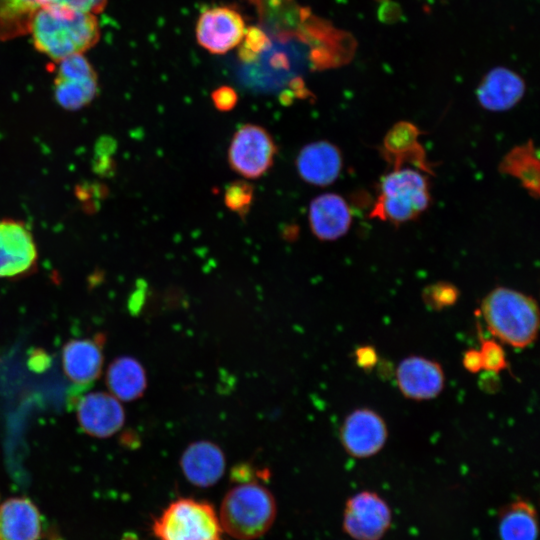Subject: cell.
Masks as SVG:
<instances>
[{"label":"cell","mask_w":540,"mask_h":540,"mask_svg":"<svg viewBox=\"0 0 540 540\" xmlns=\"http://www.w3.org/2000/svg\"><path fill=\"white\" fill-rule=\"evenodd\" d=\"M29 34L39 52L58 62L95 46L100 39V27L95 14L44 6L35 13Z\"/></svg>","instance_id":"1"},{"label":"cell","mask_w":540,"mask_h":540,"mask_svg":"<svg viewBox=\"0 0 540 540\" xmlns=\"http://www.w3.org/2000/svg\"><path fill=\"white\" fill-rule=\"evenodd\" d=\"M480 312L489 332L511 347L526 348L538 336V303L521 291L496 287L483 298Z\"/></svg>","instance_id":"2"},{"label":"cell","mask_w":540,"mask_h":540,"mask_svg":"<svg viewBox=\"0 0 540 540\" xmlns=\"http://www.w3.org/2000/svg\"><path fill=\"white\" fill-rule=\"evenodd\" d=\"M277 504L272 492L258 482H243L224 495L219 521L224 533L237 540H254L272 527Z\"/></svg>","instance_id":"3"},{"label":"cell","mask_w":540,"mask_h":540,"mask_svg":"<svg viewBox=\"0 0 540 540\" xmlns=\"http://www.w3.org/2000/svg\"><path fill=\"white\" fill-rule=\"evenodd\" d=\"M152 531L157 540H224L214 507L192 498L169 503L154 519Z\"/></svg>","instance_id":"4"},{"label":"cell","mask_w":540,"mask_h":540,"mask_svg":"<svg viewBox=\"0 0 540 540\" xmlns=\"http://www.w3.org/2000/svg\"><path fill=\"white\" fill-rule=\"evenodd\" d=\"M429 201L426 178L412 168H397L383 177L373 215L399 224L419 216Z\"/></svg>","instance_id":"5"},{"label":"cell","mask_w":540,"mask_h":540,"mask_svg":"<svg viewBox=\"0 0 540 540\" xmlns=\"http://www.w3.org/2000/svg\"><path fill=\"white\" fill-rule=\"evenodd\" d=\"M277 147L269 132L255 124L240 127L233 135L229 149L230 167L247 179H257L273 165Z\"/></svg>","instance_id":"6"},{"label":"cell","mask_w":540,"mask_h":540,"mask_svg":"<svg viewBox=\"0 0 540 540\" xmlns=\"http://www.w3.org/2000/svg\"><path fill=\"white\" fill-rule=\"evenodd\" d=\"M54 97L66 110H78L92 102L98 91L97 74L83 54L57 62Z\"/></svg>","instance_id":"7"},{"label":"cell","mask_w":540,"mask_h":540,"mask_svg":"<svg viewBox=\"0 0 540 540\" xmlns=\"http://www.w3.org/2000/svg\"><path fill=\"white\" fill-rule=\"evenodd\" d=\"M384 418L375 410L362 407L351 411L340 430V442L347 454L364 459L378 454L388 439Z\"/></svg>","instance_id":"8"},{"label":"cell","mask_w":540,"mask_h":540,"mask_svg":"<svg viewBox=\"0 0 540 540\" xmlns=\"http://www.w3.org/2000/svg\"><path fill=\"white\" fill-rule=\"evenodd\" d=\"M390 522L387 503L374 492L357 493L346 503L343 528L355 540H380Z\"/></svg>","instance_id":"9"},{"label":"cell","mask_w":540,"mask_h":540,"mask_svg":"<svg viewBox=\"0 0 540 540\" xmlns=\"http://www.w3.org/2000/svg\"><path fill=\"white\" fill-rule=\"evenodd\" d=\"M245 33L243 17L230 7L206 9L197 20V42L212 54H225L240 45Z\"/></svg>","instance_id":"10"},{"label":"cell","mask_w":540,"mask_h":540,"mask_svg":"<svg viewBox=\"0 0 540 540\" xmlns=\"http://www.w3.org/2000/svg\"><path fill=\"white\" fill-rule=\"evenodd\" d=\"M395 378L401 394L414 401L434 399L445 387L441 364L419 355L403 358L397 365Z\"/></svg>","instance_id":"11"},{"label":"cell","mask_w":540,"mask_h":540,"mask_svg":"<svg viewBox=\"0 0 540 540\" xmlns=\"http://www.w3.org/2000/svg\"><path fill=\"white\" fill-rule=\"evenodd\" d=\"M37 256L33 236L24 224L11 219L0 220V278L29 271Z\"/></svg>","instance_id":"12"},{"label":"cell","mask_w":540,"mask_h":540,"mask_svg":"<svg viewBox=\"0 0 540 540\" xmlns=\"http://www.w3.org/2000/svg\"><path fill=\"white\" fill-rule=\"evenodd\" d=\"M186 480L199 488L215 485L224 475L225 454L214 442L199 440L189 444L180 458Z\"/></svg>","instance_id":"13"},{"label":"cell","mask_w":540,"mask_h":540,"mask_svg":"<svg viewBox=\"0 0 540 540\" xmlns=\"http://www.w3.org/2000/svg\"><path fill=\"white\" fill-rule=\"evenodd\" d=\"M77 418L85 432L104 438L120 430L125 414L115 396L105 392H92L79 401Z\"/></svg>","instance_id":"14"},{"label":"cell","mask_w":540,"mask_h":540,"mask_svg":"<svg viewBox=\"0 0 540 540\" xmlns=\"http://www.w3.org/2000/svg\"><path fill=\"white\" fill-rule=\"evenodd\" d=\"M308 218L313 234L323 241L342 237L352 222L349 205L343 197L335 193L315 197L309 205Z\"/></svg>","instance_id":"15"},{"label":"cell","mask_w":540,"mask_h":540,"mask_svg":"<svg viewBox=\"0 0 540 540\" xmlns=\"http://www.w3.org/2000/svg\"><path fill=\"white\" fill-rule=\"evenodd\" d=\"M524 93L525 82L519 74L506 67H495L478 85L476 97L484 109L501 112L515 106Z\"/></svg>","instance_id":"16"},{"label":"cell","mask_w":540,"mask_h":540,"mask_svg":"<svg viewBox=\"0 0 540 540\" xmlns=\"http://www.w3.org/2000/svg\"><path fill=\"white\" fill-rule=\"evenodd\" d=\"M342 163L340 150L328 141H317L304 146L296 158L300 177L315 186L332 184L340 175Z\"/></svg>","instance_id":"17"},{"label":"cell","mask_w":540,"mask_h":540,"mask_svg":"<svg viewBox=\"0 0 540 540\" xmlns=\"http://www.w3.org/2000/svg\"><path fill=\"white\" fill-rule=\"evenodd\" d=\"M39 510L27 498H9L0 505V540H38L41 535Z\"/></svg>","instance_id":"18"},{"label":"cell","mask_w":540,"mask_h":540,"mask_svg":"<svg viewBox=\"0 0 540 540\" xmlns=\"http://www.w3.org/2000/svg\"><path fill=\"white\" fill-rule=\"evenodd\" d=\"M62 363L67 377L76 384H89L100 374L103 364L99 345L91 340H73L66 344Z\"/></svg>","instance_id":"19"},{"label":"cell","mask_w":540,"mask_h":540,"mask_svg":"<svg viewBox=\"0 0 540 540\" xmlns=\"http://www.w3.org/2000/svg\"><path fill=\"white\" fill-rule=\"evenodd\" d=\"M106 380L111 394L122 401L140 398L147 387L143 366L128 356L117 358L110 364Z\"/></svg>","instance_id":"20"},{"label":"cell","mask_w":540,"mask_h":540,"mask_svg":"<svg viewBox=\"0 0 540 540\" xmlns=\"http://www.w3.org/2000/svg\"><path fill=\"white\" fill-rule=\"evenodd\" d=\"M499 534L501 540H536L538 523L534 507L524 500L505 506L499 515Z\"/></svg>","instance_id":"21"},{"label":"cell","mask_w":540,"mask_h":540,"mask_svg":"<svg viewBox=\"0 0 540 540\" xmlns=\"http://www.w3.org/2000/svg\"><path fill=\"white\" fill-rule=\"evenodd\" d=\"M39 8L36 0H0V41L29 34Z\"/></svg>","instance_id":"22"},{"label":"cell","mask_w":540,"mask_h":540,"mask_svg":"<svg viewBox=\"0 0 540 540\" xmlns=\"http://www.w3.org/2000/svg\"><path fill=\"white\" fill-rule=\"evenodd\" d=\"M500 168L503 172L517 177L529 191L538 194L539 162L531 143L510 151L503 159Z\"/></svg>","instance_id":"23"},{"label":"cell","mask_w":540,"mask_h":540,"mask_svg":"<svg viewBox=\"0 0 540 540\" xmlns=\"http://www.w3.org/2000/svg\"><path fill=\"white\" fill-rule=\"evenodd\" d=\"M254 188L244 181L236 180L231 182L225 189L224 203L226 207L238 214L240 217H245L253 202Z\"/></svg>","instance_id":"24"},{"label":"cell","mask_w":540,"mask_h":540,"mask_svg":"<svg viewBox=\"0 0 540 540\" xmlns=\"http://www.w3.org/2000/svg\"><path fill=\"white\" fill-rule=\"evenodd\" d=\"M268 37L258 28H248L242 40L239 56L245 63H251L268 46Z\"/></svg>","instance_id":"25"},{"label":"cell","mask_w":540,"mask_h":540,"mask_svg":"<svg viewBox=\"0 0 540 540\" xmlns=\"http://www.w3.org/2000/svg\"><path fill=\"white\" fill-rule=\"evenodd\" d=\"M480 354L483 369L498 373L507 367L506 355L502 346L492 339H482Z\"/></svg>","instance_id":"26"},{"label":"cell","mask_w":540,"mask_h":540,"mask_svg":"<svg viewBox=\"0 0 540 540\" xmlns=\"http://www.w3.org/2000/svg\"><path fill=\"white\" fill-rule=\"evenodd\" d=\"M458 290L447 283H438L425 290L423 297L427 305L441 309L454 304L458 298Z\"/></svg>","instance_id":"27"},{"label":"cell","mask_w":540,"mask_h":540,"mask_svg":"<svg viewBox=\"0 0 540 540\" xmlns=\"http://www.w3.org/2000/svg\"><path fill=\"white\" fill-rule=\"evenodd\" d=\"M40 7L58 6L81 12L98 14L106 7L108 0H36Z\"/></svg>","instance_id":"28"},{"label":"cell","mask_w":540,"mask_h":540,"mask_svg":"<svg viewBox=\"0 0 540 540\" xmlns=\"http://www.w3.org/2000/svg\"><path fill=\"white\" fill-rule=\"evenodd\" d=\"M237 100L238 97L236 91L229 86L219 87L212 93L214 106L222 112L232 110L235 107Z\"/></svg>","instance_id":"29"},{"label":"cell","mask_w":540,"mask_h":540,"mask_svg":"<svg viewBox=\"0 0 540 540\" xmlns=\"http://www.w3.org/2000/svg\"><path fill=\"white\" fill-rule=\"evenodd\" d=\"M464 368L471 372L477 373L483 369L482 358L479 349H468L462 357Z\"/></svg>","instance_id":"30"},{"label":"cell","mask_w":540,"mask_h":540,"mask_svg":"<svg viewBox=\"0 0 540 540\" xmlns=\"http://www.w3.org/2000/svg\"><path fill=\"white\" fill-rule=\"evenodd\" d=\"M355 355L357 364L364 369L373 367L377 362V354L370 346H364L357 349Z\"/></svg>","instance_id":"31"}]
</instances>
